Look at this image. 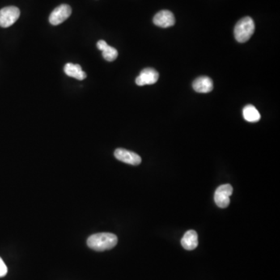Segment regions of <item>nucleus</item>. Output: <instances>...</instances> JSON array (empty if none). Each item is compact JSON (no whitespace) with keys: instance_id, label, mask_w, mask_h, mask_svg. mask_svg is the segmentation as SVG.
I'll list each match as a JSON object with an SVG mask.
<instances>
[{"instance_id":"nucleus-7","label":"nucleus","mask_w":280,"mask_h":280,"mask_svg":"<svg viewBox=\"0 0 280 280\" xmlns=\"http://www.w3.org/2000/svg\"><path fill=\"white\" fill-rule=\"evenodd\" d=\"M159 79V73L153 68H146L142 69L140 76L136 80V83L138 86L151 85L158 82Z\"/></svg>"},{"instance_id":"nucleus-8","label":"nucleus","mask_w":280,"mask_h":280,"mask_svg":"<svg viewBox=\"0 0 280 280\" xmlns=\"http://www.w3.org/2000/svg\"><path fill=\"white\" fill-rule=\"evenodd\" d=\"M154 23L158 27L167 28L175 25V16L169 10H161L154 16Z\"/></svg>"},{"instance_id":"nucleus-10","label":"nucleus","mask_w":280,"mask_h":280,"mask_svg":"<svg viewBox=\"0 0 280 280\" xmlns=\"http://www.w3.org/2000/svg\"><path fill=\"white\" fill-rule=\"evenodd\" d=\"M98 49L101 51L102 56L108 61H113L117 59L119 52L113 47L110 46L105 40H100L97 44Z\"/></svg>"},{"instance_id":"nucleus-2","label":"nucleus","mask_w":280,"mask_h":280,"mask_svg":"<svg viewBox=\"0 0 280 280\" xmlns=\"http://www.w3.org/2000/svg\"><path fill=\"white\" fill-rule=\"evenodd\" d=\"M255 25L252 18L245 17L237 23L234 27V37L238 42L248 41L255 32Z\"/></svg>"},{"instance_id":"nucleus-14","label":"nucleus","mask_w":280,"mask_h":280,"mask_svg":"<svg viewBox=\"0 0 280 280\" xmlns=\"http://www.w3.org/2000/svg\"><path fill=\"white\" fill-rule=\"evenodd\" d=\"M8 269L2 258H0V277H3L7 274Z\"/></svg>"},{"instance_id":"nucleus-6","label":"nucleus","mask_w":280,"mask_h":280,"mask_svg":"<svg viewBox=\"0 0 280 280\" xmlns=\"http://www.w3.org/2000/svg\"><path fill=\"white\" fill-rule=\"evenodd\" d=\"M115 157L120 161L131 164V165L137 166L142 162V159L140 155L134 152L129 151V150L121 149V148H119L115 150Z\"/></svg>"},{"instance_id":"nucleus-13","label":"nucleus","mask_w":280,"mask_h":280,"mask_svg":"<svg viewBox=\"0 0 280 280\" xmlns=\"http://www.w3.org/2000/svg\"><path fill=\"white\" fill-rule=\"evenodd\" d=\"M243 115L246 121L249 122H257L261 119V115L259 111L256 109L255 106L247 105L243 109Z\"/></svg>"},{"instance_id":"nucleus-4","label":"nucleus","mask_w":280,"mask_h":280,"mask_svg":"<svg viewBox=\"0 0 280 280\" xmlns=\"http://www.w3.org/2000/svg\"><path fill=\"white\" fill-rule=\"evenodd\" d=\"M233 193V187L226 184L217 188L214 195V200L217 206L220 208L227 207L230 205V197Z\"/></svg>"},{"instance_id":"nucleus-9","label":"nucleus","mask_w":280,"mask_h":280,"mask_svg":"<svg viewBox=\"0 0 280 280\" xmlns=\"http://www.w3.org/2000/svg\"><path fill=\"white\" fill-rule=\"evenodd\" d=\"M193 89L198 93H209L213 89V83L211 78L208 77H200L195 80L192 83Z\"/></svg>"},{"instance_id":"nucleus-1","label":"nucleus","mask_w":280,"mask_h":280,"mask_svg":"<svg viewBox=\"0 0 280 280\" xmlns=\"http://www.w3.org/2000/svg\"><path fill=\"white\" fill-rule=\"evenodd\" d=\"M87 245L97 252L112 249L118 243V238L112 233H99L93 234L87 239Z\"/></svg>"},{"instance_id":"nucleus-5","label":"nucleus","mask_w":280,"mask_h":280,"mask_svg":"<svg viewBox=\"0 0 280 280\" xmlns=\"http://www.w3.org/2000/svg\"><path fill=\"white\" fill-rule=\"evenodd\" d=\"M71 14V7L67 4H61L52 12L49 17V22L52 25H59L66 20Z\"/></svg>"},{"instance_id":"nucleus-3","label":"nucleus","mask_w":280,"mask_h":280,"mask_svg":"<svg viewBox=\"0 0 280 280\" xmlns=\"http://www.w3.org/2000/svg\"><path fill=\"white\" fill-rule=\"evenodd\" d=\"M20 11L16 6H7L0 10V27H10L18 20Z\"/></svg>"},{"instance_id":"nucleus-12","label":"nucleus","mask_w":280,"mask_h":280,"mask_svg":"<svg viewBox=\"0 0 280 280\" xmlns=\"http://www.w3.org/2000/svg\"><path fill=\"white\" fill-rule=\"evenodd\" d=\"M64 71L66 75L79 80H83L86 78V73L82 70L80 65L78 64H65Z\"/></svg>"},{"instance_id":"nucleus-11","label":"nucleus","mask_w":280,"mask_h":280,"mask_svg":"<svg viewBox=\"0 0 280 280\" xmlns=\"http://www.w3.org/2000/svg\"><path fill=\"white\" fill-rule=\"evenodd\" d=\"M181 245L188 251L196 249L199 244L197 233L193 230H188L180 240Z\"/></svg>"}]
</instances>
